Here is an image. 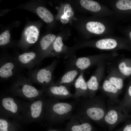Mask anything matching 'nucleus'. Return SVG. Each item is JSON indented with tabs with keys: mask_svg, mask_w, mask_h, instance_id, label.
<instances>
[{
	"mask_svg": "<svg viewBox=\"0 0 131 131\" xmlns=\"http://www.w3.org/2000/svg\"><path fill=\"white\" fill-rule=\"evenodd\" d=\"M121 131H131V122L126 124Z\"/></svg>",
	"mask_w": 131,
	"mask_h": 131,
	"instance_id": "obj_28",
	"label": "nucleus"
},
{
	"mask_svg": "<svg viewBox=\"0 0 131 131\" xmlns=\"http://www.w3.org/2000/svg\"><path fill=\"white\" fill-rule=\"evenodd\" d=\"M72 106L70 104L66 103H59L55 104L53 107V111L57 114L62 115L71 111Z\"/></svg>",
	"mask_w": 131,
	"mask_h": 131,
	"instance_id": "obj_20",
	"label": "nucleus"
},
{
	"mask_svg": "<svg viewBox=\"0 0 131 131\" xmlns=\"http://www.w3.org/2000/svg\"><path fill=\"white\" fill-rule=\"evenodd\" d=\"M109 105L106 110L103 122L113 126L129 118V115L126 114L118 105Z\"/></svg>",
	"mask_w": 131,
	"mask_h": 131,
	"instance_id": "obj_7",
	"label": "nucleus"
},
{
	"mask_svg": "<svg viewBox=\"0 0 131 131\" xmlns=\"http://www.w3.org/2000/svg\"><path fill=\"white\" fill-rule=\"evenodd\" d=\"M130 36L131 39V31L130 32Z\"/></svg>",
	"mask_w": 131,
	"mask_h": 131,
	"instance_id": "obj_30",
	"label": "nucleus"
},
{
	"mask_svg": "<svg viewBox=\"0 0 131 131\" xmlns=\"http://www.w3.org/2000/svg\"><path fill=\"white\" fill-rule=\"evenodd\" d=\"M36 12L39 16L46 23H50L53 20L54 17L52 14L44 7L42 6L38 7Z\"/></svg>",
	"mask_w": 131,
	"mask_h": 131,
	"instance_id": "obj_19",
	"label": "nucleus"
},
{
	"mask_svg": "<svg viewBox=\"0 0 131 131\" xmlns=\"http://www.w3.org/2000/svg\"><path fill=\"white\" fill-rule=\"evenodd\" d=\"M116 56V54L110 55H98L77 57L73 56L65 61L66 66L73 67L81 72L85 71L94 65L97 66L102 62L111 60Z\"/></svg>",
	"mask_w": 131,
	"mask_h": 131,
	"instance_id": "obj_1",
	"label": "nucleus"
},
{
	"mask_svg": "<svg viewBox=\"0 0 131 131\" xmlns=\"http://www.w3.org/2000/svg\"><path fill=\"white\" fill-rule=\"evenodd\" d=\"M86 27L89 31L97 34L102 33L105 30L104 25L101 23L98 22H89L87 24Z\"/></svg>",
	"mask_w": 131,
	"mask_h": 131,
	"instance_id": "obj_18",
	"label": "nucleus"
},
{
	"mask_svg": "<svg viewBox=\"0 0 131 131\" xmlns=\"http://www.w3.org/2000/svg\"><path fill=\"white\" fill-rule=\"evenodd\" d=\"M17 110V106L16 104L15 103L13 106L12 109L10 111L12 112L15 113H16Z\"/></svg>",
	"mask_w": 131,
	"mask_h": 131,
	"instance_id": "obj_29",
	"label": "nucleus"
},
{
	"mask_svg": "<svg viewBox=\"0 0 131 131\" xmlns=\"http://www.w3.org/2000/svg\"><path fill=\"white\" fill-rule=\"evenodd\" d=\"M13 99L10 97H7L3 98L2 101L3 106L7 110L11 111L14 104Z\"/></svg>",
	"mask_w": 131,
	"mask_h": 131,
	"instance_id": "obj_26",
	"label": "nucleus"
},
{
	"mask_svg": "<svg viewBox=\"0 0 131 131\" xmlns=\"http://www.w3.org/2000/svg\"><path fill=\"white\" fill-rule=\"evenodd\" d=\"M80 3L85 9L94 12H97L101 9V7L97 2L90 0H81Z\"/></svg>",
	"mask_w": 131,
	"mask_h": 131,
	"instance_id": "obj_21",
	"label": "nucleus"
},
{
	"mask_svg": "<svg viewBox=\"0 0 131 131\" xmlns=\"http://www.w3.org/2000/svg\"><path fill=\"white\" fill-rule=\"evenodd\" d=\"M129 118H131V115H129Z\"/></svg>",
	"mask_w": 131,
	"mask_h": 131,
	"instance_id": "obj_31",
	"label": "nucleus"
},
{
	"mask_svg": "<svg viewBox=\"0 0 131 131\" xmlns=\"http://www.w3.org/2000/svg\"><path fill=\"white\" fill-rule=\"evenodd\" d=\"M126 114L131 110V84L128 87L123 99L118 105Z\"/></svg>",
	"mask_w": 131,
	"mask_h": 131,
	"instance_id": "obj_16",
	"label": "nucleus"
},
{
	"mask_svg": "<svg viewBox=\"0 0 131 131\" xmlns=\"http://www.w3.org/2000/svg\"><path fill=\"white\" fill-rule=\"evenodd\" d=\"M80 72V71L75 67L66 66L65 72L57 82L68 87L74 84L77 76Z\"/></svg>",
	"mask_w": 131,
	"mask_h": 131,
	"instance_id": "obj_9",
	"label": "nucleus"
},
{
	"mask_svg": "<svg viewBox=\"0 0 131 131\" xmlns=\"http://www.w3.org/2000/svg\"><path fill=\"white\" fill-rule=\"evenodd\" d=\"M58 62V60L55 59L44 67L29 70L27 73V78L32 82L49 85L53 82V74Z\"/></svg>",
	"mask_w": 131,
	"mask_h": 131,
	"instance_id": "obj_3",
	"label": "nucleus"
},
{
	"mask_svg": "<svg viewBox=\"0 0 131 131\" xmlns=\"http://www.w3.org/2000/svg\"><path fill=\"white\" fill-rule=\"evenodd\" d=\"M10 35L8 30L3 32L0 35V46H5L9 44L10 42Z\"/></svg>",
	"mask_w": 131,
	"mask_h": 131,
	"instance_id": "obj_23",
	"label": "nucleus"
},
{
	"mask_svg": "<svg viewBox=\"0 0 131 131\" xmlns=\"http://www.w3.org/2000/svg\"><path fill=\"white\" fill-rule=\"evenodd\" d=\"M118 70L124 77L131 74V61L128 59H121L117 63Z\"/></svg>",
	"mask_w": 131,
	"mask_h": 131,
	"instance_id": "obj_17",
	"label": "nucleus"
},
{
	"mask_svg": "<svg viewBox=\"0 0 131 131\" xmlns=\"http://www.w3.org/2000/svg\"><path fill=\"white\" fill-rule=\"evenodd\" d=\"M105 63V62H102L97 65L96 70L87 82L90 98L94 97L99 89L100 83L104 75Z\"/></svg>",
	"mask_w": 131,
	"mask_h": 131,
	"instance_id": "obj_6",
	"label": "nucleus"
},
{
	"mask_svg": "<svg viewBox=\"0 0 131 131\" xmlns=\"http://www.w3.org/2000/svg\"><path fill=\"white\" fill-rule=\"evenodd\" d=\"M116 5L117 7L120 10L131 9V0H120L117 2Z\"/></svg>",
	"mask_w": 131,
	"mask_h": 131,
	"instance_id": "obj_24",
	"label": "nucleus"
},
{
	"mask_svg": "<svg viewBox=\"0 0 131 131\" xmlns=\"http://www.w3.org/2000/svg\"><path fill=\"white\" fill-rule=\"evenodd\" d=\"M49 86V91L53 95L62 96L71 95L68 87L64 85L53 82Z\"/></svg>",
	"mask_w": 131,
	"mask_h": 131,
	"instance_id": "obj_14",
	"label": "nucleus"
},
{
	"mask_svg": "<svg viewBox=\"0 0 131 131\" xmlns=\"http://www.w3.org/2000/svg\"><path fill=\"white\" fill-rule=\"evenodd\" d=\"M24 68L19 64L15 57L6 53L0 58V79L5 81L12 79L21 73Z\"/></svg>",
	"mask_w": 131,
	"mask_h": 131,
	"instance_id": "obj_2",
	"label": "nucleus"
},
{
	"mask_svg": "<svg viewBox=\"0 0 131 131\" xmlns=\"http://www.w3.org/2000/svg\"><path fill=\"white\" fill-rule=\"evenodd\" d=\"M84 72H81L75 80L74 85L77 95L89 96V91L87 82L84 74Z\"/></svg>",
	"mask_w": 131,
	"mask_h": 131,
	"instance_id": "obj_13",
	"label": "nucleus"
},
{
	"mask_svg": "<svg viewBox=\"0 0 131 131\" xmlns=\"http://www.w3.org/2000/svg\"><path fill=\"white\" fill-rule=\"evenodd\" d=\"M7 122L5 120L1 119H0V131H8Z\"/></svg>",
	"mask_w": 131,
	"mask_h": 131,
	"instance_id": "obj_27",
	"label": "nucleus"
},
{
	"mask_svg": "<svg viewBox=\"0 0 131 131\" xmlns=\"http://www.w3.org/2000/svg\"><path fill=\"white\" fill-rule=\"evenodd\" d=\"M60 36L56 38L49 50L48 57L56 56L57 57H63L67 58L71 57L67 53Z\"/></svg>",
	"mask_w": 131,
	"mask_h": 131,
	"instance_id": "obj_10",
	"label": "nucleus"
},
{
	"mask_svg": "<svg viewBox=\"0 0 131 131\" xmlns=\"http://www.w3.org/2000/svg\"><path fill=\"white\" fill-rule=\"evenodd\" d=\"M15 57L23 68L29 70L39 66L43 60L39 52L35 51L25 52L18 54Z\"/></svg>",
	"mask_w": 131,
	"mask_h": 131,
	"instance_id": "obj_5",
	"label": "nucleus"
},
{
	"mask_svg": "<svg viewBox=\"0 0 131 131\" xmlns=\"http://www.w3.org/2000/svg\"><path fill=\"white\" fill-rule=\"evenodd\" d=\"M72 131H91L92 128L88 123H85L81 125L73 126L71 128Z\"/></svg>",
	"mask_w": 131,
	"mask_h": 131,
	"instance_id": "obj_25",
	"label": "nucleus"
},
{
	"mask_svg": "<svg viewBox=\"0 0 131 131\" xmlns=\"http://www.w3.org/2000/svg\"><path fill=\"white\" fill-rule=\"evenodd\" d=\"M42 102L40 100H38L33 103L31 106V115L33 118L39 117L42 110Z\"/></svg>",
	"mask_w": 131,
	"mask_h": 131,
	"instance_id": "obj_22",
	"label": "nucleus"
},
{
	"mask_svg": "<svg viewBox=\"0 0 131 131\" xmlns=\"http://www.w3.org/2000/svg\"><path fill=\"white\" fill-rule=\"evenodd\" d=\"M106 77L121 93L123 87L124 77L120 72L116 66L113 67L110 69Z\"/></svg>",
	"mask_w": 131,
	"mask_h": 131,
	"instance_id": "obj_12",
	"label": "nucleus"
},
{
	"mask_svg": "<svg viewBox=\"0 0 131 131\" xmlns=\"http://www.w3.org/2000/svg\"><path fill=\"white\" fill-rule=\"evenodd\" d=\"M25 43L20 47L26 49L37 41L39 35V31L36 26L31 25L27 27L24 31Z\"/></svg>",
	"mask_w": 131,
	"mask_h": 131,
	"instance_id": "obj_11",
	"label": "nucleus"
},
{
	"mask_svg": "<svg viewBox=\"0 0 131 131\" xmlns=\"http://www.w3.org/2000/svg\"><path fill=\"white\" fill-rule=\"evenodd\" d=\"M90 98L86 108V115L93 120L103 122L107 110L104 99L101 95Z\"/></svg>",
	"mask_w": 131,
	"mask_h": 131,
	"instance_id": "obj_4",
	"label": "nucleus"
},
{
	"mask_svg": "<svg viewBox=\"0 0 131 131\" xmlns=\"http://www.w3.org/2000/svg\"><path fill=\"white\" fill-rule=\"evenodd\" d=\"M118 43L115 39L107 38L100 40L95 43L96 47L102 49L111 50L116 48Z\"/></svg>",
	"mask_w": 131,
	"mask_h": 131,
	"instance_id": "obj_15",
	"label": "nucleus"
},
{
	"mask_svg": "<svg viewBox=\"0 0 131 131\" xmlns=\"http://www.w3.org/2000/svg\"><path fill=\"white\" fill-rule=\"evenodd\" d=\"M100 89L103 93L109 99V103L113 105H118L120 101L118 99L121 92L117 89L108 80L106 77L101 86Z\"/></svg>",
	"mask_w": 131,
	"mask_h": 131,
	"instance_id": "obj_8",
	"label": "nucleus"
}]
</instances>
